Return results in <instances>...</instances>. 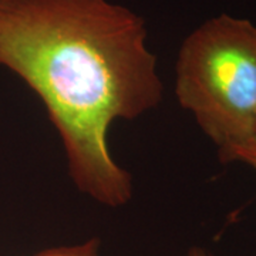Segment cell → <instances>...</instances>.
Masks as SVG:
<instances>
[{
    "label": "cell",
    "mask_w": 256,
    "mask_h": 256,
    "mask_svg": "<svg viewBox=\"0 0 256 256\" xmlns=\"http://www.w3.org/2000/svg\"><path fill=\"white\" fill-rule=\"evenodd\" d=\"M248 148H254V150H256V138H255V141H254V144L250 146H248Z\"/></svg>",
    "instance_id": "cell-6"
},
{
    "label": "cell",
    "mask_w": 256,
    "mask_h": 256,
    "mask_svg": "<svg viewBox=\"0 0 256 256\" xmlns=\"http://www.w3.org/2000/svg\"><path fill=\"white\" fill-rule=\"evenodd\" d=\"M236 161L249 165L250 168H254L256 171V150H254V148L240 150L234 156V162H236Z\"/></svg>",
    "instance_id": "cell-4"
},
{
    "label": "cell",
    "mask_w": 256,
    "mask_h": 256,
    "mask_svg": "<svg viewBox=\"0 0 256 256\" xmlns=\"http://www.w3.org/2000/svg\"><path fill=\"white\" fill-rule=\"evenodd\" d=\"M186 256H212V255L208 254V252H206L205 249H202V248H192Z\"/></svg>",
    "instance_id": "cell-5"
},
{
    "label": "cell",
    "mask_w": 256,
    "mask_h": 256,
    "mask_svg": "<svg viewBox=\"0 0 256 256\" xmlns=\"http://www.w3.org/2000/svg\"><path fill=\"white\" fill-rule=\"evenodd\" d=\"M175 94L218 150L220 162L256 138V24L220 14L184 40Z\"/></svg>",
    "instance_id": "cell-2"
},
{
    "label": "cell",
    "mask_w": 256,
    "mask_h": 256,
    "mask_svg": "<svg viewBox=\"0 0 256 256\" xmlns=\"http://www.w3.org/2000/svg\"><path fill=\"white\" fill-rule=\"evenodd\" d=\"M34 256H100L98 254V240L90 239L86 244L76 246H63L47 249Z\"/></svg>",
    "instance_id": "cell-3"
},
{
    "label": "cell",
    "mask_w": 256,
    "mask_h": 256,
    "mask_svg": "<svg viewBox=\"0 0 256 256\" xmlns=\"http://www.w3.org/2000/svg\"><path fill=\"white\" fill-rule=\"evenodd\" d=\"M0 66L44 104L77 190L106 206L128 204L132 180L108 131L164 94L144 20L108 0H0Z\"/></svg>",
    "instance_id": "cell-1"
}]
</instances>
